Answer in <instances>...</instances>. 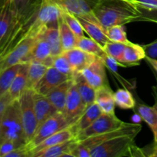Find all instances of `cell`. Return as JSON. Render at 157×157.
Here are the masks:
<instances>
[{
    "label": "cell",
    "instance_id": "obj_1",
    "mask_svg": "<svg viewBox=\"0 0 157 157\" xmlns=\"http://www.w3.org/2000/svg\"><path fill=\"white\" fill-rule=\"evenodd\" d=\"M93 13L106 31L112 26L137 21L140 15L138 6L127 0H98Z\"/></svg>",
    "mask_w": 157,
    "mask_h": 157
},
{
    "label": "cell",
    "instance_id": "obj_2",
    "mask_svg": "<svg viewBox=\"0 0 157 157\" xmlns=\"http://www.w3.org/2000/svg\"><path fill=\"white\" fill-rule=\"evenodd\" d=\"M134 136H121L101 143L90 150L91 157L146 156L135 144Z\"/></svg>",
    "mask_w": 157,
    "mask_h": 157
},
{
    "label": "cell",
    "instance_id": "obj_3",
    "mask_svg": "<svg viewBox=\"0 0 157 157\" xmlns=\"http://www.w3.org/2000/svg\"><path fill=\"white\" fill-rule=\"evenodd\" d=\"M1 130L2 142L9 140L13 141L18 146L26 144L18 100L12 101L3 113Z\"/></svg>",
    "mask_w": 157,
    "mask_h": 157
},
{
    "label": "cell",
    "instance_id": "obj_4",
    "mask_svg": "<svg viewBox=\"0 0 157 157\" xmlns=\"http://www.w3.org/2000/svg\"><path fill=\"white\" fill-rule=\"evenodd\" d=\"M61 19V9L53 0H41L30 29L38 35L46 27L58 28Z\"/></svg>",
    "mask_w": 157,
    "mask_h": 157
},
{
    "label": "cell",
    "instance_id": "obj_5",
    "mask_svg": "<svg viewBox=\"0 0 157 157\" xmlns=\"http://www.w3.org/2000/svg\"><path fill=\"white\" fill-rule=\"evenodd\" d=\"M18 101L25 137L28 144L33 138L38 126L34 106V90L26 88Z\"/></svg>",
    "mask_w": 157,
    "mask_h": 157
},
{
    "label": "cell",
    "instance_id": "obj_6",
    "mask_svg": "<svg viewBox=\"0 0 157 157\" xmlns=\"http://www.w3.org/2000/svg\"><path fill=\"white\" fill-rule=\"evenodd\" d=\"M70 125L71 124H69L62 112H56L55 114L48 118L38 127L33 138L28 144H26V147L30 151L31 156L32 150L38 144H41L50 136Z\"/></svg>",
    "mask_w": 157,
    "mask_h": 157
},
{
    "label": "cell",
    "instance_id": "obj_7",
    "mask_svg": "<svg viewBox=\"0 0 157 157\" xmlns=\"http://www.w3.org/2000/svg\"><path fill=\"white\" fill-rule=\"evenodd\" d=\"M127 123L121 121L115 115V113L112 114V113H102L101 116L93 124H90L85 130L78 133L75 139L78 142H80L87 138L103 134V133L119 129L125 125Z\"/></svg>",
    "mask_w": 157,
    "mask_h": 157
},
{
    "label": "cell",
    "instance_id": "obj_8",
    "mask_svg": "<svg viewBox=\"0 0 157 157\" xmlns=\"http://www.w3.org/2000/svg\"><path fill=\"white\" fill-rule=\"evenodd\" d=\"M30 30V29H29ZM38 39V35L29 31L25 36L16 44L5 58L2 70L17 64L27 62L28 58Z\"/></svg>",
    "mask_w": 157,
    "mask_h": 157
},
{
    "label": "cell",
    "instance_id": "obj_9",
    "mask_svg": "<svg viewBox=\"0 0 157 157\" xmlns=\"http://www.w3.org/2000/svg\"><path fill=\"white\" fill-rule=\"evenodd\" d=\"M142 129V126L140 124H129L127 123L122 127L117 130H113V131L107 132V133H103V134L97 135V136H91V137L87 138L82 141L78 142V144H81V146L87 148V150H90L94 148L96 146L99 145L101 143L107 141L108 140L113 139V138L121 136H136L138 133L140 132Z\"/></svg>",
    "mask_w": 157,
    "mask_h": 157
},
{
    "label": "cell",
    "instance_id": "obj_10",
    "mask_svg": "<svg viewBox=\"0 0 157 157\" xmlns=\"http://www.w3.org/2000/svg\"><path fill=\"white\" fill-rule=\"evenodd\" d=\"M105 67L103 60L99 57H97L96 59L88 67L81 71L80 73L86 81L97 90L103 86L109 85Z\"/></svg>",
    "mask_w": 157,
    "mask_h": 157
},
{
    "label": "cell",
    "instance_id": "obj_11",
    "mask_svg": "<svg viewBox=\"0 0 157 157\" xmlns=\"http://www.w3.org/2000/svg\"><path fill=\"white\" fill-rule=\"evenodd\" d=\"M86 106L84 105L79 94V92L77 89L75 82L74 81V84H72L67 94L65 107H64L63 113L69 124L71 125L82 114Z\"/></svg>",
    "mask_w": 157,
    "mask_h": 157
},
{
    "label": "cell",
    "instance_id": "obj_12",
    "mask_svg": "<svg viewBox=\"0 0 157 157\" xmlns=\"http://www.w3.org/2000/svg\"><path fill=\"white\" fill-rule=\"evenodd\" d=\"M18 21L12 10L10 0H6L0 7V50L10 38Z\"/></svg>",
    "mask_w": 157,
    "mask_h": 157
},
{
    "label": "cell",
    "instance_id": "obj_13",
    "mask_svg": "<svg viewBox=\"0 0 157 157\" xmlns=\"http://www.w3.org/2000/svg\"><path fill=\"white\" fill-rule=\"evenodd\" d=\"M71 77L67 76L58 71L54 67H49L43 78L34 89L36 93L43 95H47L53 89L59 86L62 83L71 79Z\"/></svg>",
    "mask_w": 157,
    "mask_h": 157
},
{
    "label": "cell",
    "instance_id": "obj_14",
    "mask_svg": "<svg viewBox=\"0 0 157 157\" xmlns=\"http://www.w3.org/2000/svg\"><path fill=\"white\" fill-rule=\"evenodd\" d=\"M75 16L78 18L84 32L89 35L90 38L99 43L102 47L110 41L107 35V31L101 25L94 15H92L87 18L80 15H75Z\"/></svg>",
    "mask_w": 157,
    "mask_h": 157
},
{
    "label": "cell",
    "instance_id": "obj_15",
    "mask_svg": "<svg viewBox=\"0 0 157 157\" xmlns=\"http://www.w3.org/2000/svg\"><path fill=\"white\" fill-rule=\"evenodd\" d=\"M61 9L75 15H85L93 14V9L98 0H53Z\"/></svg>",
    "mask_w": 157,
    "mask_h": 157
},
{
    "label": "cell",
    "instance_id": "obj_16",
    "mask_svg": "<svg viewBox=\"0 0 157 157\" xmlns=\"http://www.w3.org/2000/svg\"><path fill=\"white\" fill-rule=\"evenodd\" d=\"M62 54L68 59L76 74L80 73L88 67L97 58L96 55L87 53L78 48H74L71 50L64 52Z\"/></svg>",
    "mask_w": 157,
    "mask_h": 157
},
{
    "label": "cell",
    "instance_id": "obj_17",
    "mask_svg": "<svg viewBox=\"0 0 157 157\" xmlns=\"http://www.w3.org/2000/svg\"><path fill=\"white\" fill-rule=\"evenodd\" d=\"M34 106H35V114L38 121V127L48 118L58 112L57 109L52 104L46 95L36 93L35 90H34Z\"/></svg>",
    "mask_w": 157,
    "mask_h": 157
},
{
    "label": "cell",
    "instance_id": "obj_18",
    "mask_svg": "<svg viewBox=\"0 0 157 157\" xmlns=\"http://www.w3.org/2000/svg\"><path fill=\"white\" fill-rule=\"evenodd\" d=\"M78 144L75 138L58 145L47 147L34 153L32 157H64L71 156V151Z\"/></svg>",
    "mask_w": 157,
    "mask_h": 157
},
{
    "label": "cell",
    "instance_id": "obj_19",
    "mask_svg": "<svg viewBox=\"0 0 157 157\" xmlns=\"http://www.w3.org/2000/svg\"><path fill=\"white\" fill-rule=\"evenodd\" d=\"M75 137H76V133H75L73 127H72V125L68 126L66 128L63 129V130H60V131L55 133V134L48 137L47 139L42 141L41 144H38L37 147H35L32 151V157L34 153H37L39 150L47 148V147H52V146L62 144V143L70 140L74 139Z\"/></svg>",
    "mask_w": 157,
    "mask_h": 157
},
{
    "label": "cell",
    "instance_id": "obj_20",
    "mask_svg": "<svg viewBox=\"0 0 157 157\" xmlns=\"http://www.w3.org/2000/svg\"><path fill=\"white\" fill-rule=\"evenodd\" d=\"M102 113V110H101L98 104L95 102L86 107L79 118L73 124H71L76 133V136L78 133L85 130L90 124H93Z\"/></svg>",
    "mask_w": 157,
    "mask_h": 157
},
{
    "label": "cell",
    "instance_id": "obj_21",
    "mask_svg": "<svg viewBox=\"0 0 157 157\" xmlns=\"http://www.w3.org/2000/svg\"><path fill=\"white\" fill-rule=\"evenodd\" d=\"M74 81H75L74 78H71L55 87L46 95L58 111L62 112V113L64 111L67 94H68L71 87L74 84Z\"/></svg>",
    "mask_w": 157,
    "mask_h": 157
},
{
    "label": "cell",
    "instance_id": "obj_22",
    "mask_svg": "<svg viewBox=\"0 0 157 157\" xmlns=\"http://www.w3.org/2000/svg\"><path fill=\"white\" fill-rule=\"evenodd\" d=\"M41 0H10L12 10L15 18L23 21L36 11Z\"/></svg>",
    "mask_w": 157,
    "mask_h": 157
},
{
    "label": "cell",
    "instance_id": "obj_23",
    "mask_svg": "<svg viewBox=\"0 0 157 157\" xmlns=\"http://www.w3.org/2000/svg\"><path fill=\"white\" fill-rule=\"evenodd\" d=\"M95 103L98 104L103 113H115V101L113 92L110 86L105 85L96 90Z\"/></svg>",
    "mask_w": 157,
    "mask_h": 157
},
{
    "label": "cell",
    "instance_id": "obj_24",
    "mask_svg": "<svg viewBox=\"0 0 157 157\" xmlns=\"http://www.w3.org/2000/svg\"><path fill=\"white\" fill-rule=\"evenodd\" d=\"M28 69H29V63H21V67L15 75L12 85L8 91L14 101L18 100L27 87Z\"/></svg>",
    "mask_w": 157,
    "mask_h": 157
},
{
    "label": "cell",
    "instance_id": "obj_25",
    "mask_svg": "<svg viewBox=\"0 0 157 157\" xmlns=\"http://www.w3.org/2000/svg\"><path fill=\"white\" fill-rule=\"evenodd\" d=\"M146 52L144 47L130 41L126 45L123 55L122 64L124 67L138 65L143 59H145Z\"/></svg>",
    "mask_w": 157,
    "mask_h": 157
},
{
    "label": "cell",
    "instance_id": "obj_26",
    "mask_svg": "<svg viewBox=\"0 0 157 157\" xmlns=\"http://www.w3.org/2000/svg\"><path fill=\"white\" fill-rule=\"evenodd\" d=\"M75 84L79 94L86 107L95 102L96 89L86 81L81 73H77L74 76Z\"/></svg>",
    "mask_w": 157,
    "mask_h": 157
},
{
    "label": "cell",
    "instance_id": "obj_27",
    "mask_svg": "<svg viewBox=\"0 0 157 157\" xmlns=\"http://www.w3.org/2000/svg\"><path fill=\"white\" fill-rule=\"evenodd\" d=\"M38 36L41 37L47 41L51 48L52 56L61 55L63 53V48L60 39L58 28L46 27L41 30Z\"/></svg>",
    "mask_w": 157,
    "mask_h": 157
},
{
    "label": "cell",
    "instance_id": "obj_28",
    "mask_svg": "<svg viewBox=\"0 0 157 157\" xmlns=\"http://www.w3.org/2000/svg\"><path fill=\"white\" fill-rule=\"evenodd\" d=\"M48 67V66L41 61H32L29 62L27 87L26 88L34 90L37 84L39 83L44 74L46 73Z\"/></svg>",
    "mask_w": 157,
    "mask_h": 157
},
{
    "label": "cell",
    "instance_id": "obj_29",
    "mask_svg": "<svg viewBox=\"0 0 157 157\" xmlns=\"http://www.w3.org/2000/svg\"><path fill=\"white\" fill-rule=\"evenodd\" d=\"M138 115L150 127L154 136V142L157 143V104L152 107L140 104L137 107Z\"/></svg>",
    "mask_w": 157,
    "mask_h": 157
},
{
    "label": "cell",
    "instance_id": "obj_30",
    "mask_svg": "<svg viewBox=\"0 0 157 157\" xmlns=\"http://www.w3.org/2000/svg\"><path fill=\"white\" fill-rule=\"evenodd\" d=\"M52 55L48 43L45 39L38 36V39H37L36 42L28 58L26 63H29L32 61H41L46 64L48 59Z\"/></svg>",
    "mask_w": 157,
    "mask_h": 157
},
{
    "label": "cell",
    "instance_id": "obj_31",
    "mask_svg": "<svg viewBox=\"0 0 157 157\" xmlns=\"http://www.w3.org/2000/svg\"><path fill=\"white\" fill-rule=\"evenodd\" d=\"M21 64H17L15 65L2 70L0 72V97L4 95L9 91L12 83L18 73Z\"/></svg>",
    "mask_w": 157,
    "mask_h": 157
},
{
    "label": "cell",
    "instance_id": "obj_32",
    "mask_svg": "<svg viewBox=\"0 0 157 157\" xmlns=\"http://www.w3.org/2000/svg\"><path fill=\"white\" fill-rule=\"evenodd\" d=\"M76 48H78L87 53L96 55L99 58H102L106 54L103 47L99 43L92 39L91 38H87L85 36L77 38Z\"/></svg>",
    "mask_w": 157,
    "mask_h": 157
},
{
    "label": "cell",
    "instance_id": "obj_33",
    "mask_svg": "<svg viewBox=\"0 0 157 157\" xmlns=\"http://www.w3.org/2000/svg\"><path fill=\"white\" fill-rule=\"evenodd\" d=\"M63 52L76 48L77 37L67 24L61 19L58 27Z\"/></svg>",
    "mask_w": 157,
    "mask_h": 157
},
{
    "label": "cell",
    "instance_id": "obj_34",
    "mask_svg": "<svg viewBox=\"0 0 157 157\" xmlns=\"http://www.w3.org/2000/svg\"><path fill=\"white\" fill-rule=\"evenodd\" d=\"M115 104L118 107L125 110H130L134 108L136 101L132 94L127 89L121 88L113 93Z\"/></svg>",
    "mask_w": 157,
    "mask_h": 157
},
{
    "label": "cell",
    "instance_id": "obj_35",
    "mask_svg": "<svg viewBox=\"0 0 157 157\" xmlns=\"http://www.w3.org/2000/svg\"><path fill=\"white\" fill-rule=\"evenodd\" d=\"M126 45L127 44H124V43L109 41L103 46V48H104V52L107 53V55L113 58L115 61L119 63L120 65L124 67V65L122 64V60Z\"/></svg>",
    "mask_w": 157,
    "mask_h": 157
},
{
    "label": "cell",
    "instance_id": "obj_36",
    "mask_svg": "<svg viewBox=\"0 0 157 157\" xmlns=\"http://www.w3.org/2000/svg\"><path fill=\"white\" fill-rule=\"evenodd\" d=\"M61 18L74 32L77 38L84 36V29L78 18L74 14L61 9Z\"/></svg>",
    "mask_w": 157,
    "mask_h": 157
},
{
    "label": "cell",
    "instance_id": "obj_37",
    "mask_svg": "<svg viewBox=\"0 0 157 157\" xmlns=\"http://www.w3.org/2000/svg\"><path fill=\"white\" fill-rule=\"evenodd\" d=\"M52 67L56 68L61 73L71 77V78H74V76L76 75L71 64L69 62L68 59L63 54L57 55V56H53Z\"/></svg>",
    "mask_w": 157,
    "mask_h": 157
},
{
    "label": "cell",
    "instance_id": "obj_38",
    "mask_svg": "<svg viewBox=\"0 0 157 157\" xmlns=\"http://www.w3.org/2000/svg\"><path fill=\"white\" fill-rule=\"evenodd\" d=\"M107 35L109 40L115 42L129 44L130 42L127 37V33L124 25H114L107 29Z\"/></svg>",
    "mask_w": 157,
    "mask_h": 157
},
{
    "label": "cell",
    "instance_id": "obj_39",
    "mask_svg": "<svg viewBox=\"0 0 157 157\" xmlns=\"http://www.w3.org/2000/svg\"><path fill=\"white\" fill-rule=\"evenodd\" d=\"M140 15L138 18V21H150V22L157 23V9H145L139 7Z\"/></svg>",
    "mask_w": 157,
    "mask_h": 157
},
{
    "label": "cell",
    "instance_id": "obj_40",
    "mask_svg": "<svg viewBox=\"0 0 157 157\" xmlns=\"http://www.w3.org/2000/svg\"><path fill=\"white\" fill-rule=\"evenodd\" d=\"M20 147L13 141L5 140L0 144V157H6L9 153L15 150L17 147Z\"/></svg>",
    "mask_w": 157,
    "mask_h": 157
},
{
    "label": "cell",
    "instance_id": "obj_41",
    "mask_svg": "<svg viewBox=\"0 0 157 157\" xmlns=\"http://www.w3.org/2000/svg\"><path fill=\"white\" fill-rule=\"evenodd\" d=\"M31 156L30 151L29 150L26 144L17 147L15 150H12L11 153L6 156V157H29Z\"/></svg>",
    "mask_w": 157,
    "mask_h": 157
},
{
    "label": "cell",
    "instance_id": "obj_42",
    "mask_svg": "<svg viewBox=\"0 0 157 157\" xmlns=\"http://www.w3.org/2000/svg\"><path fill=\"white\" fill-rule=\"evenodd\" d=\"M139 7L145 9H157V0H127Z\"/></svg>",
    "mask_w": 157,
    "mask_h": 157
},
{
    "label": "cell",
    "instance_id": "obj_43",
    "mask_svg": "<svg viewBox=\"0 0 157 157\" xmlns=\"http://www.w3.org/2000/svg\"><path fill=\"white\" fill-rule=\"evenodd\" d=\"M145 50L147 57L151 58H157V39L153 42L143 46Z\"/></svg>",
    "mask_w": 157,
    "mask_h": 157
},
{
    "label": "cell",
    "instance_id": "obj_44",
    "mask_svg": "<svg viewBox=\"0 0 157 157\" xmlns=\"http://www.w3.org/2000/svg\"><path fill=\"white\" fill-rule=\"evenodd\" d=\"M13 101L14 100L11 98L9 92H7V93L5 94L4 95L0 97V116H2V115L3 114V113H4L5 110H6L8 106H9Z\"/></svg>",
    "mask_w": 157,
    "mask_h": 157
},
{
    "label": "cell",
    "instance_id": "obj_45",
    "mask_svg": "<svg viewBox=\"0 0 157 157\" xmlns=\"http://www.w3.org/2000/svg\"><path fill=\"white\" fill-rule=\"evenodd\" d=\"M145 59L147 60L149 63H150V65H151L152 67L154 68V70L157 72V60L156 59V58H149V57L146 56Z\"/></svg>",
    "mask_w": 157,
    "mask_h": 157
},
{
    "label": "cell",
    "instance_id": "obj_46",
    "mask_svg": "<svg viewBox=\"0 0 157 157\" xmlns=\"http://www.w3.org/2000/svg\"><path fill=\"white\" fill-rule=\"evenodd\" d=\"M148 156L150 157H157V143L154 142L153 148H152L151 153L150 154H148Z\"/></svg>",
    "mask_w": 157,
    "mask_h": 157
},
{
    "label": "cell",
    "instance_id": "obj_47",
    "mask_svg": "<svg viewBox=\"0 0 157 157\" xmlns=\"http://www.w3.org/2000/svg\"><path fill=\"white\" fill-rule=\"evenodd\" d=\"M153 94L155 98V103L157 104V85L153 87Z\"/></svg>",
    "mask_w": 157,
    "mask_h": 157
},
{
    "label": "cell",
    "instance_id": "obj_48",
    "mask_svg": "<svg viewBox=\"0 0 157 157\" xmlns=\"http://www.w3.org/2000/svg\"><path fill=\"white\" fill-rule=\"evenodd\" d=\"M5 57H0V72L2 71V67H3V64H4L5 61Z\"/></svg>",
    "mask_w": 157,
    "mask_h": 157
},
{
    "label": "cell",
    "instance_id": "obj_49",
    "mask_svg": "<svg viewBox=\"0 0 157 157\" xmlns=\"http://www.w3.org/2000/svg\"><path fill=\"white\" fill-rule=\"evenodd\" d=\"M2 116H0V144L2 143V130H1V122H2Z\"/></svg>",
    "mask_w": 157,
    "mask_h": 157
},
{
    "label": "cell",
    "instance_id": "obj_50",
    "mask_svg": "<svg viewBox=\"0 0 157 157\" xmlns=\"http://www.w3.org/2000/svg\"><path fill=\"white\" fill-rule=\"evenodd\" d=\"M6 0H0V7H1V6H2L5 2H6Z\"/></svg>",
    "mask_w": 157,
    "mask_h": 157
}]
</instances>
